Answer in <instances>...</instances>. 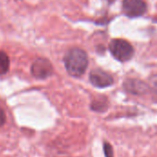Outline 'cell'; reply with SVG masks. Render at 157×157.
Returning <instances> with one entry per match:
<instances>
[{
    "mask_svg": "<svg viewBox=\"0 0 157 157\" xmlns=\"http://www.w3.org/2000/svg\"><path fill=\"white\" fill-rule=\"evenodd\" d=\"M64 64L69 75L75 77L81 76L88 65L87 54L82 49H71L64 56Z\"/></svg>",
    "mask_w": 157,
    "mask_h": 157,
    "instance_id": "1",
    "label": "cell"
},
{
    "mask_svg": "<svg viewBox=\"0 0 157 157\" xmlns=\"http://www.w3.org/2000/svg\"><path fill=\"white\" fill-rule=\"evenodd\" d=\"M109 51L111 54L121 62L129 61L134 54V50L132 44L121 39L112 40L109 43Z\"/></svg>",
    "mask_w": 157,
    "mask_h": 157,
    "instance_id": "2",
    "label": "cell"
},
{
    "mask_svg": "<svg viewBox=\"0 0 157 157\" xmlns=\"http://www.w3.org/2000/svg\"><path fill=\"white\" fill-rule=\"evenodd\" d=\"M122 8L127 16L135 17L144 15L146 12L147 6L143 0H123Z\"/></svg>",
    "mask_w": 157,
    "mask_h": 157,
    "instance_id": "3",
    "label": "cell"
},
{
    "mask_svg": "<svg viewBox=\"0 0 157 157\" xmlns=\"http://www.w3.org/2000/svg\"><path fill=\"white\" fill-rule=\"evenodd\" d=\"M89 78H90V82L93 84V86L99 87V88L108 87L113 84L112 76L109 73H107L101 69L93 70L90 73Z\"/></svg>",
    "mask_w": 157,
    "mask_h": 157,
    "instance_id": "4",
    "label": "cell"
},
{
    "mask_svg": "<svg viewBox=\"0 0 157 157\" xmlns=\"http://www.w3.org/2000/svg\"><path fill=\"white\" fill-rule=\"evenodd\" d=\"M31 73L37 78H46L52 73V66L46 59H37L31 65Z\"/></svg>",
    "mask_w": 157,
    "mask_h": 157,
    "instance_id": "5",
    "label": "cell"
},
{
    "mask_svg": "<svg viewBox=\"0 0 157 157\" xmlns=\"http://www.w3.org/2000/svg\"><path fill=\"white\" fill-rule=\"evenodd\" d=\"M9 58L4 52L0 51V75H5L9 69Z\"/></svg>",
    "mask_w": 157,
    "mask_h": 157,
    "instance_id": "6",
    "label": "cell"
},
{
    "mask_svg": "<svg viewBox=\"0 0 157 157\" xmlns=\"http://www.w3.org/2000/svg\"><path fill=\"white\" fill-rule=\"evenodd\" d=\"M104 153H105V156L106 157H113L112 147L108 143L104 144Z\"/></svg>",
    "mask_w": 157,
    "mask_h": 157,
    "instance_id": "7",
    "label": "cell"
},
{
    "mask_svg": "<svg viewBox=\"0 0 157 157\" xmlns=\"http://www.w3.org/2000/svg\"><path fill=\"white\" fill-rule=\"evenodd\" d=\"M5 122H6V114L4 110L0 108V127L3 126Z\"/></svg>",
    "mask_w": 157,
    "mask_h": 157,
    "instance_id": "8",
    "label": "cell"
},
{
    "mask_svg": "<svg viewBox=\"0 0 157 157\" xmlns=\"http://www.w3.org/2000/svg\"><path fill=\"white\" fill-rule=\"evenodd\" d=\"M107 1H109V2H110V3H111V2H113L114 0H107Z\"/></svg>",
    "mask_w": 157,
    "mask_h": 157,
    "instance_id": "9",
    "label": "cell"
}]
</instances>
